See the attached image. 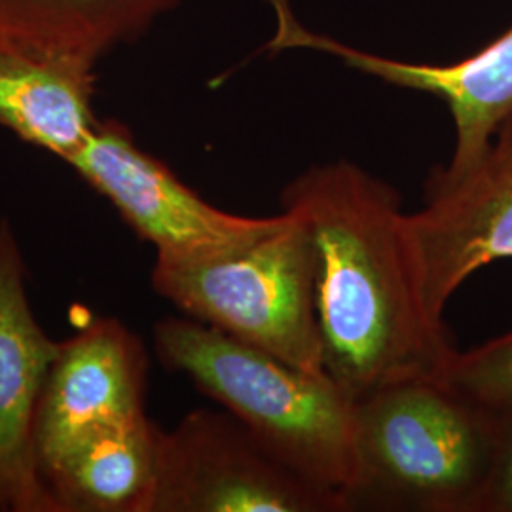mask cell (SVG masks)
Returning a JSON list of instances; mask_svg holds the SVG:
<instances>
[{
    "label": "cell",
    "instance_id": "cell-4",
    "mask_svg": "<svg viewBox=\"0 0 512 512\" xmlns=\"http://www.w3.org/2000/svg\"><path fill=\"white\" fill-rule=\"evenodd\" d=\"M317 253L306 219L283 209L272 232L198 260L156 258L154 291L188 317L325 376L315 300Z\"/></svg>",
    "mask_w": 512,
    "mask_h": 512
},
{
    "label": "cell",
    "instance_id": "cell-5",
    "mask_svg": "<svg viewBox=\"0 0 512 512\" xmlns=\"http://www.w3.org/2000/svg\"><path fill=\"white\" fill-rule=\"evenodd\" d=\"M150 512H342L230 412L196 410L160 435Z\"/></svg>",
    "mask_w": 512,
    "mask_h": 512
},
{
    "label": "cell",
    "instance_id": "cell-7",
    "mask_svg": "<svg viewBox=\"0 0 512 512\" xmlns=\"http://www.w3.org/2000/svg\"><path fill=\"white\" fill-rule=\"evenodd\" d=\"M410 224L429 306L444 319L471 275L512 258V118L476 164L429 173L423 207L410 213Z\"/></svg>",
    "mask_w": 512,
    "mask_h": 512
},
{
    "label": "cell",
    "instance_id": "cell-14",
    "mask_svg": "<svg viewBox=\"0 0 512 512\" xmlns=\"http://www.w3.org/2000/svg\"><path fill=\"white\" fill-rule=\"evenodd\" d=\"M444 380L490 410H512V332L458 351Z\"/></svg>",
    "mask_w": 512,
    "mask_h": 512
},
{
    "label": "cell",
    "instance_id": "cell-11",
    "mask_svg": "<svg viewBox=\"0 0 512 512\" xmlns=\"http://www.w3.org/2000/svg\"><path fill=\"white\" fill-rule=\"evenodd\" d=\"M95 65L84 55L0 37V126L67 162L99 124Z\"/></svg>",
    "mask_w": 512,
    "mask_h": 512
},
{
    "label": "cell",
    "instance_id": "cell-10",
    "mask_svg": "<svg viewBox=\"0 0 512 512\" xmlns=\"http://www.w3.org/2000/svg\"><path fill=\"white\" fill-rule=\"evenodd\" d=\"M40 329L25 293L18 243L0 224V511L61 512L35 446L38 404L59 355Z\"/></svg>",
    "mask_w": 512,
    "mask_h": 512
},
{
    "label": "cell",
    "instance_id": "cell-15",
    "mask_svg": "<svg viewBox=\"0 0 512 512\" xmlns=\"http://www.w3.org/2000/svg\"><path fill=\"white\" fill-rule=\"evenodd\" d=\"M492 412L495 414L494 463L480 512H512V410Z\"/></svg>",
    "mask_w": 512,
    "mask_h": 512
},
{
    "label": "cell",
    "instance_id": "cell-2",
    "mask_svg": "<svg viewBox=\"0 0 512 512\" xmlns=\"http://www.w3.org/2000/svg\"><path fill=\"white\" fill-rule=\"evenodd\" d=\"M495 414L444 378L387 385L355 403L344 512H480Z\"/></svg>",
    "mask_w": 512,
    "mask_h": 512
},
{
    "label": "cell",
    "instance_id": "cell-6",
    "mask_svg": "<svg viewBox=\"0 0 512 512\" xmlns=\"http://www.w3.org/2000/svg\"><path fill=\"white\" fill-rule=\"evenodd\" d=\"M67 164L109 200L164 260H198L253 243L283 219L239 217L205 202L124 124L105 120Z\"/></svg>",
    "mask_w": 512,
    "mask_h": 512
},
{
    "label": "cell",
    "instance_id": "cell-9",
    "mask_svg": "<svg viewBox=\"0 0 512 512\" xmlns=\"http://www.w3.org/2000/svg\"><path fill=\"white\" fill-rule=\"evenodd\" d=\"M145 384V348L118 321L97 319L61 342L35 423L42 476L82 440L147 416Z\"/></svg>",
    "mask_w": 512,
    "mask_h": 512
},
{
    "label": "cell",
    "instance_id": "cell-13",
    "mask_svg": "<svg viewBox=\"0 0 512 512\" xmlns=\"http://www.w3.org/2000/svg\"><path fill=\"white\" fill-rule=\"evenodd\" d=\"M183 0H0V37L99 61Z\"/></svg>",
    "mask_w": 512,
    "mask_h": 512
},
{
    "label": "cell",
    "instance_id": "cell-8",
    "mask_svg": "<svg viewBox=\"0 0 512 512\" xmlns=\"http://www.w3.org/2000/svg\"><path fill=\"white\" fill-rule=\"evenodd\" d=\"M275 14V33L268 52L313 50L342 59L355 71L385 84L429 93L450 110L456 147L448 171L458 173L476 164L490 148L497 131L512 118V27L476 54L448 65L410 63L370 54L336 38L319 35L294 16L289 0H266Z\"/></svg>",
    "mask_w": 512,
    "mask_h": 512
},
{
    "label": "cell",
    "instance_id": "cell-12",
    "mask_svg": "<svg viewBox=\"0 0 512 512\" xmlns=\"http://www.w3.org/2000/svg\"><path fill=\"white\" fill-rule=\"evenodd\" d=\"M160 435L141 416L76 444L44 473L61 512H150Z\"/></svg>",
    "mask_w": 512,
    "mask_h": 512
},
{
    "label": "cell",
    "instance_id": "cell-1",
    "mask_svg": "<svg viewBox=\"0 0 512 512\" xmlns=\"http://www.w3.org/2000/svg\"><path fill=\"white\" fill-rule=\"evenodd\" d=\"M310 226L325 370L355 403L414 378H444L458 349L431 310L401 194L346 160L315 165L281 194Z\"/></svg>",
    "mask_w": 512,
    "mask_h": 512
},
{
    "label": "cell",
    "instance_id": "cell-3",
    "mask_svg": "<svg viewBox=\"0 0 512 512\" xmlns=\"http://www.w3.org/2000/svg\"><path fill=\"white\" fill-rule=\"evenodd\" d=\"M154 344L165 368L186 374L344 512L355 467V401L329 374L304 372L192 317L160 321Z\"/></svg>",
    "mask_w": 512,
    "mask_h": 512
}]
</instances>
